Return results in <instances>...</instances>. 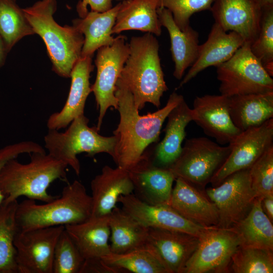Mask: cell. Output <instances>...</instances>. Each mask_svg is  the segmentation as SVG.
Masks as SVG:
<instances>
[{
	"label": "cell",
	"instance_id": "1",
	"mask_svg": "<svg viewBox=\"0 0 273 273\" xmlns=\"http://www.w3.org/2000/svg\"><path fill=\"white\" fill-rule=\"evenodd\" d=\"M115 95L120 120L113 132L116 143L112 158L117 166L128 170L139 162L147 148L158 141L164 121L184 97L173 92L162 108L140 115L132 94L119 78Z\"/></svg>",
	"mask_w": 273,
	"mask_h": 273
},
{
	"label": "cell",
	"instance_id": "2",
	"mask_svg": "<svg viewBox=\"0 0 273 273\" xmlns=\"http://www.w3.org/2000/svg\"><path fill=\"white\" fill-rule=\"evenodd\" d=\"M129 54L119 79L133 95L138 110L147 103L160 107L163 93L168 90L159 55V42L150 33L133 36Z\"/></svg>",
	"mask_w": 273,
	"mask_h": 273
},
{
	"label": "cell",
	"instance_id": "3",
	"mask_svg": "<svg viewBox=\"0 0 273 273\" xmlns=\"http://www.w3.org/2000/svg\"><path fill=\"white\" fill-rule=\"evenodd\" d=\"M29 162L21 163L16 158L7 161L0 171V191L4 201L17 200L21 196L44 203L56 198L48 192L56 179L66 181L68 165L46 152L30 154Z\"/></svg>",
	"mask_w": 273,
	"mask_h": 273
},
{
	"label": "cell",
	"instance_id": "4",
	"mask_svg": "<svg viewBox=\"0 0 273 273\" xmlns=\"http://www.w3.org/2000/svg\"><path fill=\"white\" fill-rule=\"evenodd\" d=\"M57 9L56 0H39L23 10L35 34L46 45L52 70L60 76L70 78L81 57L84 38L74 25L62 26L56 22Z\"/></svg>",
	"mask_w": 273,
	"mask_h": 273
},
{
	"label": "cell",
	"instance_id": "5",
	"mask_svg": "<svg viewBox=\"0 0 273 273\" xmlns=\"http://www.w3.org/2000/svg\"><path fill=\"white\" fill-rule=\"evenodd\" d=\"M92 200L84 186L75 180L63 189L61 194L42 204L26 199L18 203L16 220L18 231L72 224L90 217Z\"/></svg>",
	"mask_w": 273,
	"mask_h": 273
},
{
	"label": "cell",
	"instance_id": "6",
	"mask_svg": "<svg viewBox=\"0 0 273 273\" xmlns=\"http://www.w3.org/2000/svg\"><path fill=\"white\" fill-rule=\"evenodd\" d=\"M88 122L89 119L84 114L75 118L64 132L49 129L44 137L48 153L71 167L77 175L80 173L78 154L86 153L93 157L106 153L113 158L114 154L115 136L100 134L96 126L89 127Z\"/></svg>",
	"mask_w": 273,
	"mask_h": 273
},
{
	"label": "cell",
	"instance_id": "7",
	"mask_svg": "<svg viewBox=\"0 0 273 273\" xmlns=\"http://www.w3.org/2000/svg\"><path fill=\"white\" fill-rule=\"evenodd\" d=\"M245 42L228 61L217 66L221 95L228 97L273 92V79Z\"/></svg>",
	"mask_w": 273,
	"mask_h": 273
},
{
	"label": "cell",
	"instance_id": "8",
	"mask_svg": "<svg viewBox=\"0 0 273 273\" xmlns=\"http://www.w3.org/2000/svg\"><path fill=\"white\" fill-rule=\"evenodd\" d=\"M230 151L229 145L222 146L206 137L187 139L178 157L168 168L175 178L204 186L225 161Z\"/></svg>",
	"mask_w": 273,
	"mask_h": 273
},
{
	"label": "cell",
	"instance_id": "9",
	"mask_svg": "<svg viewBox=\"0 0 273 273\" xmlns=\"http://www.w3.org/2000/svg\"><path fill=\"white\" fill-rule=\"evenodd\" d=\"M125 36L119 35L113 43L97 50L95 64L97 75L91 86L94 94L99 116L96 126L100 130L107 110L111 107L118 109V100L115 95L116 84L120 77L129 54V43Z\"/></svg>",
	"mask_w": 273,
	"mask_h": 273
},
{
	"label": "cell",
	"instance_id": "10",
	"mask_svg": "<svg viewBox=\"0 0 273 273\" xmlns=\"http://www.w3.org/2000/svg\"><path fill=\"white\" fill-rule=\"evenodd\" d=\"M240 246L239 237L233 228L211 227L200 237L181 273L228 272L232 257Z\"/></svg>",
	"mask_w": 273,
	"mask_h": 273
},
{
	"label": "cell",
	"instance_id": "11",
	"mask_svg": "<svg viewBox=\"0 0 273 273\" xmlns=\"http://www.w3.org/2000/svg\"><path fill=\"white\" fill-rule=\"evenodd\" d=\"M217 186L207 189V195L217 208L218 226L232 228L247 215L256 198L249 168L233 173Z\"/></svg>",
	"mask_w": 273,
	"mask_h": 273
},
{
	"label": "cell",
	"instance_id": "12",
	"mask_svg": "<svg viewBox=\"0 0 273 273\" xmlns=\"http://www.w3.org/2000/svg\"><path fill=\"white\" fill-rule=\"evenodd\" d=\"M64 226L17 232L14 244L18 273H53L55 247Z\"/></svg>",
	"mask_w": 273,
	"mask_h": 273
},
{
	"label": "cell",
	"instance_id": "13",
	"mask_svg": "<svg viewBox=\"0 0 273 273\" xmlns=\"http://www.w3.org/2000/svg\"><path fill=\"white\" fill-rule=\"evenodd\" d=\"M228 145L230 153L210 181L213 185H218L234 172L249 168L273 145V118L241 131Z\"/></svg>",
	"mask_w": 273,
	"mask_h": 273
},
{
	"label": "cell",
	"instance_id": "14",
	"mask_svg": "<svg viewBox=\"0 0 273 273\" xmlns=\"http://www.w3.org/2000/svg\"><path fill=\"white\" fill-rule=\"evenodd\" d=\"M154 148H147L139 162L128 171L136 197L150 205H168L175 177L168 168L154 163Z\"/></svg>",
	"mask_w": 273,
	"mask_h": 273
},
{
	"label": "cell",
	"instance_id": "15",
	"mask_svg": "<svg viewBox=\"0 0 273 273\" xmlns=\"http://www.w3.org/2000/svg\"><path fill=\"white\" fill-rule=\"evenodd\" d=\"M118 202L121 204L123 210L147 228L182 232L200 237L213 227L196 224L184 217L168 205L147 204L133 193L120 196Z\"/></svg>",
	"mask_w": 273,
	"mask_h": 273
},
{
	"label": "cell",
	"instance_id": "16",
	"mask_svg": "<svg viewBox=\"0 0 273 273\" xmlns=\"http://www.w3.org/2000/svg\"><path fill=\"white\" fill-rule=\"evenodd\" d=\"M229 97L222 95H205L193 101V121L205 134L222 146L232 143L241 132L234 125L229 110Z\"/></svg>",
	"mask_w": 273,
	"mask_h": 273
},
{
	"label": "cell",
	"instance_id": "17",
	"mask_svg": "<svg viewBox=\"0 0 273 273\" xmlns=\"http://www.w3.org/2000/svg\"><path fill=\"white\" fill-rule=\"evenodd\" d=\"M215 23L251 44L257 37L262 11L257 0H215L210 10Z\"/></svg>",
	"mask_w": 273,
	"mask_h": 273
},
{
	"label": "cell",
	"instance_id": "18",
	"mask_svg": "<svg viewBox=\"0 0 273 273\" xmlns=\"http://www.w3.org/2000/svg\"><path fill=\"white\" fill-rule=\"evenodd\" d=\"M92 57H81L74 65L70 74L71 82L67 99L61 110L52 114L48 119L49 129L59 130L66 128L75 118L84 115L85 102L92 92L89 78L94 69Z\"/></svg>",
	"mask_w": 273,
	"mask_h": 273
},
{
	"label": "cell",
	"instance_id": "19",
	"mask_svg": "<svg viewBox=\"0 0 273 273\" xmlns=\"http://www.w3.org/2000/svg\"><path fill=\"white\" fill-rule=\"evenodd\" d=\"M92 217L109 215L120 196L133 193L134 187L127 170L104 166L90 182ZM90 216V217H91Z\"/></svg>",
	"mask_w": 273,
	"mask_h": 273
},
{
	"label": "cell",
	"instance_id": "20",
	"mask_svg": "<svg viewBox=\"0 0 273 273\" xmlns=\"http://www.w3.org/2000/svg\"><path fill=\"white\" fill-rule=\"evenodd\" d=\"M245 40L234 31H225L214 22L207 40L199 45L197 59L183 78L178 88L187 84L198 73L210 67H217L230 59Z\"/></svg>",
	"mask_w": 273,
	"mask_h": 273
},
{
	"label": "cell",
	"instance_id": "21",
	"mask_svg": "<svg viewBox=\"0 0 273 273\" xmlns=\"http://www.w3.org/2000/svg\"><path fill=\"white\" fill-rule=\"evenodd\" d=\"M199 239L182 232L148 228V243L155 249L168 273H181L196 249Z\"/></svg>",
	"mask_w": 273,
	"mask_h": 273
},
{
	"label": "cell",
	"instance_id": "22",
	"mask_svg": "<svg viewBox=\"0 0 273 273\" xmlns=\"http://www.w3.org/2000/svg\"><path fill=\"white\" fill-rule=\"evenodd\" d=\"M168 205L186 219L205 227L218 226L219 215L213 202L191 184L176 178Z\"/></svg>",
	"mask_w": 273,
	"mask_h": 273
},
{
	"label": "cell",
	"instance_id": "23",
	"mask_svg": "<svg viewBox=\"0 0 273 273\" xmlns=\"http://www.w3.org/2000/svg\"><path fill=\"white\" fill-rule=\"evenodd\" d=\"M85 260L101 258L111 253L109 239V215L90 217L86 220L64 226Z\"/></svg>",
	"mask_w": 273,
	"mask_h": 273
},
{
	"label": "cell",
	"instance_id": "24",
	"mask_svg": "<svg viewBox=\"0 0 273 273\" xmlns=\"http://www.w3.org/2000/svg\"><path fill=\"white\" fill-rule=\"evenodd\" d=\"M157 14L162 26L167 30L170 39V51L174 63L173 76L182 78L186 70L196 61L198 53L199 33L190 25L180 30L173 19L171 13L164 7H159Z\"/></svg>",
	"mask_w": 273,
	"mask_h": 273
},
{
	"label": "cell",
	"instance_id": "25",
	"mask_svg": "<svg viewBox=\"0 0 273 273\" xmlns=\"http://www.w3.org/2000/svg\"><path fill=\"white\" fill-rule=\"evenodd\" d=\"M163 140L153 151L154 163L159 166L168 168L178 157L182 143L186 135V128L193 121V112L184 98L170 112Z\"/></svg>",
	"mask_w": 273,
	"mask_h": 273
},
{
	"label": "cell",
	"instance_id": "26",
	"mask_svg": "<svg viewBox=\"0 0 273 273\" xmlns=\"http://www.w3.org/2000/svg\"><path fill=\"white\" fill-rule=\"evenodd\" d=\"M121 2L112 33L131 30L160 36L162 26L157 9L160 0H125Z\"/></svg>",
	"mask_w": 273,
	"mask_h": 273
},
{
	"label": "cell",
	"instance_id": "27",
	"mask_svg": "<svg viewBox=\"0 0 273 273\" xmlns=\"http://www.w3.org/2000/svg\"><path fill=\"white\" fill-rule=\"evenodd\" d=\"M229 110L241 131L259 126L273 118V92L229 97Z\"/></svg>",
	"mask_w": 273,
	"mask_h": 273
},
{
	"label": "cell",
	"instance_id": "28",
	"mask_svg": "<svg viewBox=\"0 0 273 273\" xmlns=\"http://www.w3.org/2000/svg\"><path fill=\"white\" fill-rule=\"evenodd\" d=\"M120 5V2L103 12L88 11L84 17L72 21L73 25L84 36L81 57H93L99 48L113 43L114 38L112 30Z\"/></svg>",
	"mask_w": 273,
	"mask_h": 273
},
{
	"label": "cell",
	"instance_id": "29",
	"mask_svg": "<svg viewBox=\"0 0 273 273\" xmlns=\"http://www.w3.org/2000/svg\"><path fill=\"white\" fill-rule=\"evenodd\" d=\"M111 253L121 254L143 247L148 243V228L122 208L115 207L109 215Z\"/></svg>",
	"mask_w": 273,
	"mask_h": 273
},
{
	"label": "cell",
	"instance_id": "30",
	"mask_svg": "<svg viewBox=\"0 0 273 273\" xmlns=\"http://www.w3.org/2000/svg\"><path fill=\"white\" fill-rule=\"evenodd\" d=\"M241 246L273 251V225L263 212L261 198H256L247 215L233 228Z\"/></svg>",
	"mask_w": 273,
	"mask_h": 273
},
{
	"label": "cell",
	"instance_id": "31",
	"mask_svg": "<svg viewBox=\"0 0 273 273\" xmlns=\"http://www.w3.org/2000/svg\"><path fill=\"white\" fill-rule=\"evenodd\" d=\"M101 258L121 272L168 273L157 252L149 243L131 251L121 254L111 253Z\"/></svg>",
	"mask_w": 273,
	"mask_h": 273
},
{
	"label": "cell",
	"instance_id": "32",
	"mask_svg": "<svg viewBox=\"0 0 273 273\" xmlns=\"http://www.w3.org/2000/svg\"><path fill=\"white\" fill-rule=\"evenodd\" d=\"M17 200L0 205V273H18L16 261L15 236L18 231L16 220Z\"/></svg>",
	"mask_w": 273,
	"mask_h": 273
},
{
	"label": "cell",
	"instance_id": "33",
	"mask_svg": "<svg viewBox=\"0 0 273 273\" xmlns=\"http://www.w3.org/2000/svg\"><path fill=\"white\" fill-rule=\"evenodd\" d=\"M34 34L16 0H0V36L9 53L22 38Z\"/></svg>",
	"mask_w": 273,
	"mask_h": 273
},
{
	"label": "cell",
	"instance_id": "34",
	"mask_svg": "<svg viewBox=\"0 0 273 273\" xmlns=\"http://www.w3.org/2000/svg\"><path fill=\"white\" fill-rule=\"evenodd\" d=\"M231 263L235 273H272V251L240 246L233 255Z\"/></svg>",
	"mask_w": 273,
	"mask_h": 273
},
{
	"label": "cell",
	"instance_id": "35",
	"mask_svg": "<svg viewBox=\"0 0 273 273\" xmlns=\"http://www.w3.org/2000/svg\"><path fill=\"white\" fill-rule=\"evenodd\" d=\"M85 259L65 229L55 246L53 273H80Z\"/></svg>",
	"mask_w": 273,
	"mask_h": 273
},
{
	"label": "cell",
	"instance_id": "36",
	"mask_svg": "<svg viewBox=\"0 0 273 273\" xmlns=\"http://www.w3.org/2000/svg\"><path fill=\"white\" fill-rule=\"evenodd\" d=\"M260 30L250 46L253 54L268 74L273 76V7L262 10Z\"/></svg>",
	"mask_w": 273,
	"mask_h": 273
},
{
	"label": "cell",
	"instance_id": "37",
	"mask_svg": "<svg viewBox=\"0 0 273 273\" xmlns=\"http://www.w3.org/2000/svg\"><path fill=\"white\" fill-rule=\"evenodd\" d=\"M249 176L256 198L273 195V145L249 168Z\"/></svg>",
	"mask_w": 273,
	"mask_h": 273
},
{
	"label": "cell",
	"instance_id": "38",
	"mask_svg": "<svg viewBox=\"0 0 273 273\" xmlns=\"http://www.w3.org/2000/svg\"><path fill=\"white\" fill-rule=\"evenodd\" d=\"M215 0H160V7L168 9L176 25L181 30L190 25L191 17L195 13L210 10Z\"/></svg>",
	"mask_w": 273,
	"mask_h": 273
},
{
	"label": "cell",
	"instance_id": "39",
	"mask_svg": "<svg viewBox=\"0 0 273 273\" xmlns=\"http://www.w3.org/2000/svg\"><path fill=\"white\" fill-rule=\"evenodd\" d=\"M34 152H46L44 149L38 144L31 141H22L7 145L0 149V171L9 160L16 158L19 155ZM4 197L0 191V205Z\"/></svg>",
	"mask_w": 273,
	"mask_h": 273
},
{
	"label": "cell",
	"instance_id": "40",
	"mask_svg": "<svg viewBox=\"0 0 273 273\" xmlns=\"http://www.w3.org/2000/svg\"><path fill=\"white\" fill-rule=\"evenodd\" d=\"M88 6L92 11L103 12L113 7L112 0H80L76 5V11L80 18L86 15Z\"/></svg>",
	"mask_w": 273,
	"mask_h": 273
},
{
	"label": "cell",
	"instance_id": "41",
	"mask_svg": "<svg viewBox=\"0 0 273 273\" xmlns=\"http://www.w3.org/2000/svg\"><path fill=\"white\" fill-rule=\"evenodd\" d=\"M120 273L105 263L102 258L85 260L80 273Z\"/></svg>",
	"mask_w": 273,
	"mask_h": 273
},
{
	"label": "cell",
	"instance_id": "42",
	"mask_svg": "<svg viewBox=\"0 0 273 273\" xmlns=\"http://www.w3.org/2000/svg\"><path fill=\"white\" fill-rule=\"evenodd\" d=\"M262 210L268 218L273 220V195L267 196L261 199Z\"/></svg>",
	"mask_w": 273,
	"mask_h": 273
},
{
	"label": "cell",
	"instance_id": "43",
	"mask_svg": "<svg viewBox=\"0 0 273 273\" xmlns=\"http://www.w3.org/2000/svg\"><path fill=\"white\" fill-rule=\"evenodd\" d=\"M8 53L4 42L0 36V68L5 64Z\"/></svg>",
	"mask_w": 273,
	"mask_h": 273
},
{
	"label": "cell",
	"instance_id": "44",
	"mask_svg": "<svg viewBox=\"0 0 273 273\" xmlns=\"http://www.w3.org/2000/svg\"><path fill=\"white\" fill-rule=\"evenodd\" d=\"M261 10L273 7V0H257Z\"/></svg>",
	"mask_w": 273,
	"mask_h": 273
},
{
	"label": "cell",
	"instance_id": "45",
	"mask_svg": "<svg viewBox=\"0 0 273 273\" xmlns=\"http://www.w3.org/2000/svg\"><path fill=\"white\" fill-rule=\"evenodd\" d=\"M116 1H119V2H122V1H125V0H116Z\"/></svg>",
	"mask_w": 273,
	"mask_h": 273
}]
</instances>
